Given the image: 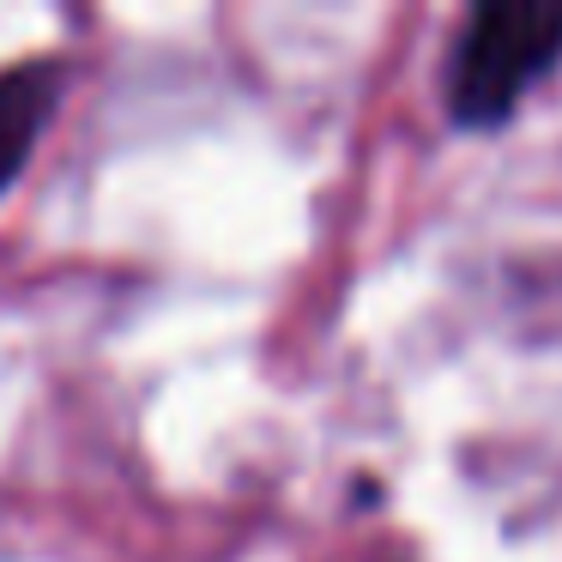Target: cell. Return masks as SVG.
Wrapping results in <instances>:
<instances>
[{"instance_id":"obj_1","label":"cell","mask_w":562,"mask_h":562,"mask_svg":"<svg viewBox=\"0 0 562 562\" xmlns=\"http://www.w3.org/2000/svg\"><path fill=\"white\" fill-rule=\"evenodd\" d=\"M557 61L562 0H484L453 43L448 115L460 127H502Z\"/></svg>"},{"instance_id":"obj_2","label":"cell","mask_w":562,"mask_h":562,"mask_svg":"<svg viewBox=\"0 0 562 562\" xmlns=\"http://www.w3.org/2000/svg\"><path fill=\"white\" fill-rule=\"evenodd\" d=\"M55 91H61V67L55 61H19L0 74V194L31 164L43 122L55 115Z\"/></svg>"}]
</instances>
